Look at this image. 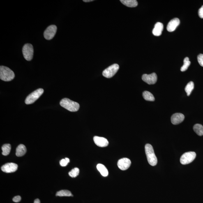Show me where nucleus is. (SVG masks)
I'll return each instance as SVG.
<instances>
[{
	"mask_svg": "<svg viewBox=\"0 0 203 203\" xmlns=\"http://www.w3.org/2000/svg\"><path fill=\"white\" fill-rule=\"evenodd\" d=\"M60 105L67 110L71 112H76L79 108V104L68 98H64L60 102Z\"/></svg>",
	"mask_w": 203,
	"mask_h": 203,
	"instance_id": "1",
	"label": "nucleus"
},
{
	"mask_svg": "<svg viewBox=\"0 0 203 203\" xmlns=\"http://www.w3.org/2000/svg\"><path fill=\"white\" fill-rule=\"evenodd\" d=\"M145 151L149 165L153 166L156 165L157 164V159L155 154L152 146L149 144H146L145 146Z\"/></svg>",
	"mask_w": 203,
	"mask_h": 203,
	"instance_id": "2",
	"label": "nucleus"
},
{
	"mask_svg": "<svg viewBox=\"0 0 203 203\" xmlns=\"http://www.w3.org/2000/svg\"><path fill=\"white\" fill-rule=\"evenodd\" d=\"M15 74L8 67L1 66L0 67V78L5 81H11L15 78Z\"/></svg>",
	"mask_w": 203,
	"mask_h": 203,
	"instance_id": "3",
	"label": "nucleus"
},
{
	"mask_svg": "<svg viewBox=\"0 0 203 203\" xmlns=\"http://www.w3.org/2000/svg\"><path fill=\"white\" fill-rule=\"evenodd\" d=\"M44 93V90L42 89H37L28 95L26 98L25 103L27 105L32 104L36 101L42 96Z\"/></svg>",
	"mask_w": 203,
	"mask_h": 203,
	"instance_id": "4",
	"label": "nucleus"
},
{
	"mask_svg": "<svg viewBox=\"0 0 203 203\" xmlns=\"http://www.w3.org/2000/svg\"><path fill=\"white\" fill-rule=\"evenodd\" d=\"M22 52L24 57L26 60L30 61L33 59V48L31 44L27 43L24 46Z\"/></svg>",
	"mask_w": 203,
	"mask_h": 203,
	"instance_id": "5",
	"label": "nucleus"
},
{
	"mask_svg": "<svg viewBox=\"0 0 203 203\" xmlns=\"http://www.w3.org/2000/svg\"><path fill=\"white\" fill-rule=\"evenodd\" d=\"M196 153L194 152H189L183 154L180 158V162L183 165H188L193 162L196 157Z\"/></svg>",
	"mask_w": 203,
	"mask_h": 203,
	"instance_id": "6",
	"label": "nucleus"
},
{
	"mask_svg": "<svg viewBox=\"0 0 203 203\" xmlns=\"http://www.w3.org/2000/svg\"><path fill=\"white\" fill-rule=\"evenodd\" d=\"M119 68V65L115 64L105 69L102 73V75L107 78H111L115 75Z\"/></svg>",
	"mask_w": 203,
	"mask_h": 203,
	"instance_id": "7",
	"label": "nucleus"
},
{
	"mask_svg": "<svg viewBox=\"0 0 203 203\" xmlns=\"http://www.w3.org/2000/svg\"><path fill=\"white\" fill-rule=\"evenodd\" d=\"M57 31V27L55 25L48 26L44 32V36L46 39L51 40L54 38Z\"/></svg>",
	"mask_w": 203,
	"mask_h": 203,
	"instance_id": "8",
	"label": "nucleus"
},
{
	"mask_svg": "<svg viewBox=\"0 0 203 203\" xmlns=\"http://www.w3.org/2000/svg\"><path fill=\"white\" fill-rule=\"evenodd\" d=\"M142 79L144 82L148 84L152 85L156 83L157 80V76L155 73H153L149 75L144 74L142 77Z\"/></svg>",
	"mask_w": 203,
	"mask_h": 203,
	"instance_id": "9",
	"label": "nucleus"
},
{
	"mask_svg": "<svg viewBox=\"0 0 203 203\" xmlns=\"http://www.w3.org/2000/svg\"><path fill=\"white\" fill-rule=\"evenodd\" d=\"M18 168V165L15 163H8L3 165L1 167V170L3 172L7 173H13L15 172Z\"/></svg>",
	"mask_w": 203,
	"mask_h": 203,
	"instance_id": "10",
	"label": "nucleus"
},
{
	"mask_svg": "<svg viewBox=\"0 0 203 203\" xmlns=\"http://www.w3.org/2000/svg\"><path fill=\"white\" fill-rule=\"evenodd\" d=\"M131 164V161L129 159L125 158L119 160L117 162V165L121 170H125L130 167Z\"/></svg>",
	"mask_w": 203,
	"mask_h": 203,
	"instance_id": "11",
	"label": "nucleus"
},
{
	"mask_svg": "<svg viewBox=\"0 0 203 203\" xmlns=\"http://www.w3.org/2000/svg\"><path fill=\"white\" fill-rule=\"evenodd\" d=\"M185 118L184 115L180 113H176L173 115L171 118V121L173 124L176 125L180 123Z\"/></svg>",
	"mask_w": 203,
	"mask_h": 203,
	"instance_id": "12",
	"label": "nucleus"
},
{
	"mask_svg": "<svg viewBox=\"0 0 203 203\" xmlns=\"http://www.w3.org/2000/svg\"><path fill=\"white\" fill-rule=\"evenodd\" d=\"M93 140L95 144L100 147H107L109 144L108 141L105 138L95 136L93 138Z\"/></svg>",
	"mask_w": 203,
	"mask_h": 203,
	"instance_id": "13",
	"label": "nucleus"
},
{
	"mask_svg": "<svg viewBox=\"0 0 203 203\" xmlns=\"http://www.w3.org/2000/svg\"><path fill=\"white\" fill-rule=\"evenodd\" d=\"M180 22L179 19L175 18L172 19L167 24V30L170 32L174 31L179 25Z\"/></svg>",
	"mask_w": 203,
	"mask_h": 203,
	"instance_id": "14",
	"label": "nucleus"
},
{
	"mask_svg": "<svg viewBox=\"0 0 203 203\" xmlns=\"http://www.w3.org/2000/svg\"><path fill=\"white\" fill-rule=\"evenodd\" d=\"M163 24L161 23H157L155 24L154 28L152 31L153 35L156 36H161L163 31Z\"/></svg>",
	"mask_w": 203,
	"mask_h": 203,
	"instance_id": "15",
	"label": "nucleus"
},
{
	"mask_svg": "<svg viewBox=\"0 0 203 203\" xmlns=\"http://www.w3.org/2000/svg\"><path fill=\"white\" fill-rule=\"evenodd\" d=\"M26 148L24 145L20 144L18 146L16 150V155L17 157H20L24 156L26 152Z\"/></svg>",
	"mask_w": 203,
	"mask_h": 203,
	"instance_id": "16",
	"label": "nucleus"
},
{
	"mask_svg": "<svg viewBox=\"0 0 203 203\" xmlns=\"http://www.w3.org/2000/svg\"><path fill=\"white\" fill-rule=\"evenodd\" d=\"M120 1L125 6L129 7H135L138 4L136 0H121Z\"/></svg>",
	"mask_w": 203,
	"mask_h": 203,
	"instance_id": "17",
	"label": "nucleus"
},
{
	"mask_svg": "<svg viewBox=\"0 0 203 203\" xmlns=\"http://www.w3.org/2000/svg\"><path fill=\"white\" fill-rule=\"evenodd\" d=\"M97 168L102 176H104V177H106V176H108V170L106 167L102 164H98L97 165Z\"/></svg>",
	"mask_w": 203,
	"mask_h": 203,
	"instance_id": "18",
	"label": "nucleus"
},
{
	"mask_svg": "<svg viewBox=\"0 0 203 203\" xmlns=\"http://www.w3.org/2000/svg\"><path fill=\"white\" fill-rule=\"evenodd\" d=\"M143 96L144 99L147 101H154L155 99L153 95L149 91H144L143 93Z\"/></svg>",
	"mask_w": 203,
	"mask_h": 203,
	"instance_id": "19",
	"label": "nucleus"
},
{
	"mask_svg": "<svg viewBox=\"0 0 203 203\" xmlns=\"http://www.w3.org/2000/svg\"><path fill=\"white\" fill-rule=\"evenodd\" d=\"M193 130L197 135L200 136L203 135V126L202 125L195 124L193 126Z\"/></svg>",
	"mask_w": 203,
	"mask_h": 203,
	"instance_id": "20",
	"label": "nucleus"
},
{
	"mask_svg": "<svg viewBox=\"0 0 203 203\" xmlns=\"http://www.w3.org/2000/svg\"><path fill=\"white\" fill-rule=\"evenodd\" d=\"M2 154L4 156L9 154L11 150V146L9 144H3L2 147Z\"/></svg>",
	"mask_w": 203,
	"mask_h": 203,
	"instance_id": "21",
	"label": "nucleus"
},
{
	"mask_svg": "<svg viewBox=\"0 0 203 203\" xmlns=\"http://www.w3.org/2000/svg\"><path fill=\"white\" fill-rule=\"evenodd\" d=\"M194 88V84L192 81H191L187 85V86H185V90L188 96H190L191 93H192V91L193 90Z\"/></svg>",
	"mask_w": 203,
	"mask_h": 203,
	"instance_id": "22",
	"label": "nucleus"
},
{
	"mask_svg": "<svg viewBox=\"0 0 203 203\" xmlns=\"http://www.w3.org/2000/svg\"><path fill=\"white\" fill-rule=\"evenodd\" d=\"M56 195V196H59L60 197L73 196V195H72L71 192L68 190H62L60 191L57 192Z\"/></svg>",
	"mask_w": 203,
	"mask_h": 203,
	"instance_id": "23",
	"label": "nucleus"
},
{
	"mask_svg": "<svg viewBox=\"0 0 203 203\" xmlns=\"http://www.w3.org/2000/svg\"><path fill=\"white\" fill-rule=\"evenodd\" d=\"M190 64L191 62L189 58L188 57L185 58L183 60V65L181 68V71L184 72L188 70L189 66H190Z\"/></svg>",
	"mask_w": 203,
	"mask_h": 203,
	"instance_id": "24",
	"label": "nucleus"
},
{
	"mask_svg": "<svg viewBox=\"0 0 203 203\" xmlns=\"http://www.w3.org/2000/svg\"><path fill=\"white\" fill-rule=\"evenodd\" d=\"M79 169L78 168L76 167L72 169L68 173L69 175L72 178H75L79 175Z\"/></svg>",
	"mask_w": 203,
	"mask_h": 203,
	"instance_id": "25",
	"label": "nucleus"
},
{
	"mask_svg": "<svg viewBox=\"0 0 203 203\" xmlns=\"http://www.w3.org/2000/svg\"><path fill=\"white\" fill-rule=\"evenodd\" d=\"M197 60L199 64L203 67V54H200L197 56Z\"/></svg>",
	"mask_w": 203,
	"mask_h": 203,
	"instance_id": "26",
	"label": "nucleus"
},
{
	"mask_svg": "<svg viewBox=\"0 0 203 203\" xmlns=\"http://www.w3.org/2000/svg\"><path fill=\"white\" fill-rule=\"evenodd\" d=\"M60 164L61 166L65 167L68 165V162L66 161L65 159H63L60 161Z\"/></svg>",
	"mask_w": 203,
	"mask_h": 203,
	"instance_id": "27",
	"label": "nucleus"
},
{
	"mask_svg": "<svg viewBox=\"0 0 203 203\" xmlns=\"http://www.w3.org/2000/svg\"><path fill=\"white\" fill-rule=\"evenodd\" d=\"M198 15L201 18L203 19V5L198 11Z\"/></svg>",
	"mask_w": 203,
	"mask_h": 203,
	"instance_id": "28",
	"label": "nucleus"
},
{
	"mask_svg": "<svg viewBox=\"0 0 203 203\" xmlns=\"http://www.w3.org/2000/svg\"><path fill=\"white\" fill-rule=\"evenodd\" d=\"M21 200V197L20 196H17L14 197L13 201L15 202H19Z\"/></svg>",
	"mask_w": 203,
	"mask_h": 203,
	"instance_id": "29",
	"label": "nucleus"
},
{
	"mask_svg": "<svg viewBox=\"0 0 203 203\" xmlns=\"http://www.w3.org/2000/svg\"><path fill=\"white\" fill-rule=\"evenodd\" d=\"M34 203H40V201L38 199H37L35 200Z\"/></svg>",
	"mask_w": 203,
	"mask_h": 203,
	"instance_id": "30",
	"label": "nucleus"
},
{
	"mask_svg": "<svg viewBox=\"0 0 203 203\" xmlns=\"http://www.w3.org/2000/svg\"><path fill=\"white\" fill-rule=\"evenodd\" d=\"M93 1V0H84L83 1L85 2H90Z\"/></svg>",
	"mask_w": 203,
	"mask_h": 203,
	"instance_id": "31",
	"label": "nucleus"
},
{
	"mask_svg": "<svg viewBox=\"0 0 203 203\" xmlns=\"http://www.w3.org/2000/svg\"><path fill=\"white\" fill-rule=\"evenodd\" d=\"M65 159L66 160V161L69 163L70 162V160L69 159L67 158H65Z\"/></svg>",
	"mask_w": 203,
	"mask_h": 203,
	"instance_id": "32",
	"label": "nucleus"
}]
</instances>
